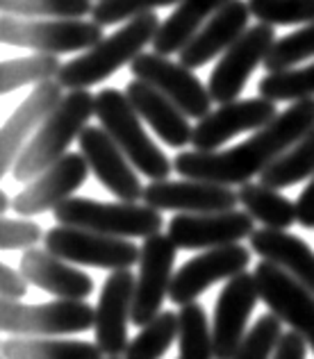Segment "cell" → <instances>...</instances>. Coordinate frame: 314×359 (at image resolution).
<instances>
[{
  "instance_id": "26",
  "label": "cell",
  "mask_w": 314,
  "mask_h": 359,
  "mask_svg": "<svg viewBox=\"0 0 314 359\" xmlns=\"http://www.w3.org/2000/svg\"><path fill=\"white\" fill-rule=\"evenodd\" d=\"M228 3L233 0H180L171 16L162 21L153 41V53L164 55V57L180 53L192 41V36Z\"/></svg>"
},
{
  "instance_id": "11",
  "label": "cell",
  "mask_w": 314,
  "mask_h": 359,
  "mask_svg": "<svg viewBox=\"0 0 314 359\" xmlns=\"http://www.w3.org/2000/svg\"><path fill=\"white\" fill-rule=\"evenodd\" d=\"M178 245L169 234H155L141 243L135 302H132V323L144 327L162 314V305L169 296L171 282L176 276Z\"/></svg>"
},
{
  "instance_id": "19",
  "label": "cell",
  "mask_w": 314,
  "mask_h": 359,
  "mask_svg": "<svg viewBox=\"0 0 314 359\" xmlns=\"http://www.w3.org/2000/svg\"><path fill=\"white\" fill-rule=\"evenodd\" d=\"M240 203V194L225 184L203 180H162L144 189V205L157 212L214 214L230 212Z\"/></svg>"
},
{
  "instance_id": "7",
  "label": "cell",
  "mask_w": 314,
  "mask_h": 359,
  "mask_svg": "<svg viewBox=\"0 0 314 359\" xmlns=\"http://www.w3.org/2000/svg\"><path fill=\"white\" fill-rule=\"evenodd\" d=\"M96 325V307L84 300H53L44 305L0 302V330L16 337H62Z\"/></svg>"
},
{
  "instance_id": "31",
  "label": "cell",
  "mask_w": 314,
  "mask_h": 359,
  "mask_svg": "<svg viewBox=\"0 0 314 359\" xmlns=\"http://www.w3.org/2000/svg\"><path fill=\"white\" fill-rule=\"evenodd\" d=\"M62 62L57 55L37 53L30 57L5 60L0 66V93H12L25 84H41L57 78L62 71Z\"/></svg>"
},
{
  "instance_id": "20",
  "label": "cell",
  "mask_w": 314,
  "mask_h": 359,
  "mask_svg": "<svg viewBox=\"0 0 314 359\" xmlns=\"http://www.w3.org/2000/svg\"><path fill=\"white\" fill-rule=\"evenodd\" d=\"M89 164L82 153H66L60 162L27 182L21 194L14 198L12 210L21 214L23 219L34 214H44L48 210H57L64 201L73 198V194L87 182Z\"/></svg>"
},
{
  "instance_id": "17",
  "label": "cell",
  "mask_w": 314,
  "mask_h": 359,
  "mask_svg": "<svg viewBox=\"0 0 314 359\" xmlns=\"http://www.w3.org/2000/svg\"><path fill=\"white\" fill-rule=\"evenodd\" d=\"M275 116H278L275 102L262 96L225 102L196 123L192 146L201 153H214L216 148H221L225 141L242 135V132H258L266 128Z\"/></svg>"
},
{
  "instance_id": "35",
  "label": "cell",
  "mask_w": 314,
  "mask_h": 359,
  "mask_svg": "<svg viewBox=\"0 0 314 359\" xmlns=\"http://www.w3.org/2000/svg\"><path fill=\"white\" fill-rule=\"evenodd\" d=\"M251 16L264 25L314 23V0H246Z\"/></svg>"
},
{
  "instance_id": "8",
  "label": "cell",
  "mask_w": 314,
  "mask_h": 359,
  "mask_svg": "<svg viewBox=\"0 0 314 359\" xmlns=\"http://www.w3.org/2000/svg\"><path fill=\"white\" fill-rule=\"evenodd\" d=\"M46 250H51L64 262L80 264V266L93 269H110L114 271H130L139 264L141 248H137L130 239L107 237L91 230L66 228L57 225L51 228L44 237Z\"/></svg>"
},
{
  "instance_id": "40",
  "label": "cell",
  "mask_w": 314,
  "mask_h": 359,
  "mask_svg": "<svg viewBox=\"0 0 314 359\" xmlns=\"http://www.w3.org/2000/svg\"><path fill=\"white\" fill-rule=\"evenodd\" d=\"M27 285L30 282L25 280L21 271L7 266V264H0V296H3V300L21 302V298H25L27 294Z\"/></svg>"
},
{
  "instance_id": "21",
  "label": "cell",
  "mask_w": 314,
  "mask_h": 359,
  "mask_svg": "<svg viewBox=\"0 0 314 359\" xmlns=\"http://www.w3.org/2000/svg\"><path fill=\"white\" fill-rule=\"evenodd\" d=\"M62 89L64 87L57 80L37 84L27 93V98L16 107L14 114L5 121L3 130H0V175H7V171H12L27 141L37 135V130L57 109L64 98Z\"/></svg>"
},
{
  "instance_id": "10",
  "label": "cell",
  "mask_w": 314,
  "mask_h": 359,
  "mask_svg": "<svg viewBox=\"0 0 314 359\" xmlns=\"http://www.w3.org/2000/svg\"><path fill=\"white\" fill-rule=\"evenodd\" d=\"M130 71L135 80H141L155 87L159 93L174 102L176 107L185 111L189 118H205L212 107V96L209 89L180 62H171L164 55L157 53H141L139 57L130 64Z\"/></svg>"
},
{
  "instance_id": "27",
  "label": "cell",
  "mask_w": 314,
  "mask_h": 359,
  "mask_svg": "<svg viewBox=\"0 0 314 359\" xmlns=\"http://www.w3.org/2000/svg\"><path fill=\"white\" fill-rule=\"evenodd\" d=\"M103 351L91 341L55 337H14L3 341V359H103Z\"/></svg>"
},
{
  "instance_id": "42",
  "label": "cell",
  "mask_w": 314,
  "mask_h": 359,
  "mask_svg": "<svg viewBox=\"0 0 314 359\" xmlns=\"http://www.w3.org/2000/svg\"><path fill=\"white\" fill-rule=\"evenodd\" d=\"M296 219L306 230H314V177L296 201Z\"/></svg>"
},
{
  "instance_id": "30",
  "label": "cell",
  "mask_w": 314,
  "mask_h": 359,
  "mask_svg": "<svg viewBox=\"0 0 314 359\" xmlns=\"http://www.w3.org/2000/svg\"><path fill=\"white\" fill-rule=\"evenodd\" d=\"M178 348L180 359H214L212 327L198 302H189L178 311Z\"/></svg>"
},
{
  "instance_id": "23",
  "label": "cell",
  "mask_w": 314,
  "mask_h": 359,
  "mask_svg": "<svg viewBox=\"0 0 314 359\" xmlns=\"http://www.w3.org/2000/svg\"><path fill=\"white\" fill-rule=\"evenodd\" d=\"M18 271L30 285L48 291L60 300H84L93 291V280L89 273L73 269L69 262L44 248L25 250L18 262Z\"/></svg>"
},
{
  "instance_id": "5",
  "label": "cell",
  "mask_w": 314,
  "mask_h": 359,
  "mask_svg": "<svg viewBox=\"0 0 314 359\" xmlns=\"http://www.w3.org/2000/svg\"><path fill=\"white\" fill-rule=\"evenodd\" d=\"M66 228L91 230L119 239H148L159 234L164 219L157 210L139 203H103L91 198H69L53 212Z\"/></svg>"
},
{
  "instance_id": "18",
  "label": "cell",
  "mask_w": 314,
  "mask_h": 359,
  "mask_svg": "<svg viewBox=\"0 0 314 359\" xmlns=\"http://www.w3.org/2000/svg\"><path fill=\"white\" fill-rule=\"evenodd\" d=\"M137 278L132 271H114L105 280L96 305V346L105 357H121L128 351V323H132Z\"/></svg>"
},
{
  "instance_id": "44",
  "label": "cell",
  "mask_w": 314,
  "mask_h": 359,
  "mask_svg": "<svg viewBox=\"0 0 314 359\" xmlns=\"http://www.w3.org/2000/svg\"><path fill=\"white\" fill-rule=\"evenodd\" d=\"M107 359H126V357H107Z\"/></svg>"
},
{
  "instance_id": "34",
  "label": "cell",
  "mask_w": 314,
  "mask_h": 359,
  "mask_svg": "<svg viewBox=\"0 0 314 359\" xmlns=\"http://www.w3.org/2000/svg\"><path fill=\"white\" fill-rule=\"evenodd\" d=\"M7 16L18 18H84L93 12L91 0H0Z\"/></svg>"
},
{
  "instance_id": "15",
  "label": "cell",
  "mask_w": 314,
  "mask_h": 359,
  "mask_svg": "<svg viewBox=\"0 0 314 359\" xmlns=\"http://www.w3.org/2000/svg\"><path fill=\"white\" fill-rule=\"evenodd\" d=\"M255 221L249 212L176 214L169 223V237L183 250H214L251 239Z\"/></svg>"
},
{
  "instance_id": "16",
  "label": "cell",
  "mask_w": 314,
  "mask_h": 359,
  "mask_svg": "<svg viewBox=\"0 0 314 359\" xmlns=\"http://www.w3.org/2000/svg\"><path fill=\"white\" fill-rule=\"evenodd\" d=\"M80 153L87 159L91 173L98 182L117 196L121 203L144 201V184L135 173V166L123 155V150L114 144L112 137L98 126H87L78 139Z\"/></svg>"
},
{
  "instance_id": "39",
  "label": "cell",
  "mask_w": 314,
  "mask_h": 359,
  "mask_svg": "<svg viewBox=\"0 0 314 359\" xmlns=\"http://www.w3.org/2000/svg\"><path fill=\"white\" fill-rule=\"evenodd\" d=\"M46 237L41 225L27 219H3L0 223V248L3 250H30Z\"/></svg>"
},
{
  "instance_id": "33",
  "label": "cell",
  "mask_w": 314,
  "mask_h": 359,
  "mask_svg": "<svg viewBox=\"0 0 314 359\" xmlns=\"http://www.w3.org/2000/svg\"><path fill=\"white\" fill-rule=\"evenodd\" d=\"M174 341H178V314L162 311V314L141 327V332L132 339L126 359H162Z\"/></svg>"
},
{
  "instance_id": "6",
  "label": "cell",
  "mask_w": 314,
  "mask_h": 359,
  "mask_svg": "<svg viewBox=\"0 0 314 359\" xmlns=\"http://www.w3.org/2000/svg\"><path fill=\"white\" fill-rule=\"evenodd\" d=\"M105 39L103 25L82 18H18L3 14L0 41L44 55H64L93 48Z\"/></svg>"
},
{
  "instance_id": "4",
  "label": "cell",
  "mask_w": 314,
  "mask_h": 359,
  "mask_svg": "<svg viewBox=\"0 0 314 359\" xmlns=\"http://www.w3.org/2000/svg\"><path fill=\"white\" fill-rule=\"evenodd\" d=\"M96 116L100 128L123 150L130 164L139 173L150 177V182L169 180L171 171H176L174 162L164 155V150L157 148V144L141 126V116L130 105L126 91L112 87L100 89L96 93Z\"/></svg>"
},
{
  "instance_id": "1",
  "label": "cell",
  "mask_w": 314,
  "mask_h": 359,
  "mask_svg": "<svg viewBox=\"0 0 314 359\" xmlns=\"http://www.w3.org/2000/svg\"><path fill=\"white\" fill-rule=\"evenodd\" d=\"M314 128V98L299 100L280 111L269 126L242 144L214 153L189 150L174 159V168L185 180H203L214 184H246L262 175L275 159L301 141Z\"/></svg>"
},
{
  "instance_id": "29",
  "label": "cell",
  "mask_w": 314,
  "mask_h": 359,
  "mask_svg": "<svg viewBox=\"0 0 314 359\" xmlns=\"http://www.w3.org/2000/svg\"><path fill=\"white\" fill-rule=\"evenodd\" d=\"M308 177H314V128L266 168L260 175V182L280 191Z\"/></svg>"
},
{
  "instance_id": "41",
  "label": "cell",
  "mask_w": 314,
  "mask_h": 359,
  "mask_svg": "<svg viewBox=\"0 0 314 359\" xmlns=\"http://www.w3.org/2000/svg\"><path fill=\"white\" fill-rule=\"evenodd\" d=\"M308 341L296 332H284L273 359H306Z\"/></svg>"
},
{
  "instance_id": "25",
  "label": "cell",
  "mask_w": 314,
  "mask_h": 359,
  "mask_svg": "<svg viewBox=\"0 0 314 359\" xmlns=\"http://www.w3.org/2000/svg\"><path fill=\"white\" fill-rule=\"evenodd\" d=\"M251 250L258 252L262 262L289 273L294 280L306 285L314 294V250L310 245L284 230L260 228L251 234Z\"/></svg>"
},
{
  "instance_id": "32",
  "label": "cell",
  "mask_w": 314,
  "mask_h": 359,
  "mask_svg": "<svg viewBox=\"0 0 314 359\" xmlns=\"http://www.w3.org/2000/svg\"><path fill=\"white\" fill-rule=\"evenodd\" d=\"M260 96L271 102H299L314 98V64L264 75L258 84Z\"/></svg>"
},
{
  "instance_id": "43",
  "label": "cell",
  "mask_w": 314,
  "mask_h": 359,
  "mask_svg": "<svg viewBox=\"0 0 314 359\" xmlns=\"http://www.w3.org/2000/svg\"><path fill=\"white\" fill-rule=\"evenodd\" d=\"M12 203H14V201H9L7 194H0V210H3V214H7V210L12 207Z\"/></svg>"
},
{
  "instance_id": "9",
  "label": "cell",
  "mask_w": 314,
  "mask_h": 359,
  "mask_svg": "<svg viewBox=\"0 0 314 359\" xmlns=\"http://www.w3.org/2000/svg\"><path fill=\"white\" fill-rule=\"evenodd\" d=\"M275 41H278V36H275L271 25L258 23L249 27L221 55V60H218L212 75H209L207 89L212 100L218 102V105H225V102L240 98V93L244 91L253 71L269 57Z\"/></svg>"
},
{
  "instance_id": "37",
  "label": "cell",
  "mask_w": 314,
  "mask_h": 359,
  "mask_svg": "<svg viewBox=\"0 0 314 359\" xmlns=\"http://www.w3.org/2000/svg\"><path fill=\"white\" fill-rule=\"evenodd\" d=\"M282 339V320L275 314H262L246 332L233 359H273Z\"/></svg>"
},
{
  "instance_id": "14",
  "label": "cell",
  "mask_w": 314,
  "mask_h": 359,
  "mask_svg": "<svg viewBox=\"0 0 314 359\" xmlns=\"http://www.w3.org/2000/svg\"><path fill=\"white\" fill-rule=\"evenodd\" d=\"M260 300L258 282L253 273H240L228 280L214 305L212 318V339H214V359H233L240 351L249 320L255 305Z\"/></svg>"
},
{
  "instance_id": "22",
  "label": "cell",
  "mask_w": 314,
  "mask_h": 359,
  "mask_svg": "<svg viewBox=\"0 0 314 359\" xmlns=\"http://www.w3.org/2000/svg\"><path fill=\"white\" fill-rule=\"evenodd\" d=\"M251 9L244 0H233L221 12H216L209 21L198 30L192 41L178 53L180 64L187 69H201L218 55H223L240 36L249 30Z\"/></svg>"
},
{
  "instance_id": "28",
  "label": "cell",
  "mask_w": 314,
  "mask_h": 359,
  "mask_svg": "<svg viewBox=\"0 0 314 359\" xmlns=\"http://www.w3.org/2000/svg\"><path fill=\"white\" fill-rule=\"evenodd\" d=\"M240 205L244 212L260 221L269 230H287L296 223V203L282 196L278 189H271L262 182H246L240 187Z\"/></svg>"
},
{
  "instance_id": "38",
  "label": "cell",
  "mask_w": 314,
  "mask_h": 359,
  "mask_svg": "<svg viewBox=\"0 0 314 359\" xmlns=\"http://www.w3.org/2000/svg\"><path fill=\"white\" fill-rule=\"evenodd\" d=\"M171 5H180V0H98L93 5L91 18L105 27V25L132 21V18L155 12L157 7H171Z\"/></svg>"
},
{
  "instance_id": "13",
  "label": "cell",
  "mask_w": 314,
  "mask_h": 359,
  "mask_svg": "<svg viewBox=\"0 0 314 359\" xmlns=\"http://www.w3.org/2000/svg\"><path fill=\"white\" fill-rule=\"evenodd\" d=\"M251 252L253 250L244 248L242 243H233L196 255L176 271L169 289L171 302L185 307L189 302H196V298L216 282H228L240 273H246V266L251 264Z\"/></svg>"
},
{
  "instance_id": "36",
  "label": "cell",
  "mask_w": 314,
  "mask_h": 359,
  "mask_svg": "<svg viewBox=\"0 0 314 359\" xmlns=\"http://www.w3.org/2000/svg\"><path fill=\"white\" fill-rule=\"evenodd\" d=\"M310 57H314V23L275 41L269 57L264 60V69L269 73L287 71Z\"/></svg>"
},
{
  "instance_id": "2",
  "label": "cell",
  "mask_w": 314,
  "mask_h": 359,
  "mask_svg": "<svg viewBox=\"0 0 314 359\" xmlns=\"http://www.w3.org/2000/svg\"><path fill=\"white\" fill-rule=\"evenodd\" d=\"M159 25L162 18L155 12L132 18L121 30L105 36L93 48L84 50L80 57L66 62L57 75V82L69 91H80L112 78L126 64L135 62L144 53L146 43L155 41Z\"/></svg>"
},
{
  "instance_id": "3",
  "label": "cell",
  "mask_w": 314,
  "mask_h": 359,
  "mask_svg": "<svg viewBox=\"0 0 314 359\" xmlns=\"http://www.w3.org/2000/svg\"><path fill=\"white\" fill-rule=\"evenodd\" d=\"M96 114V96L87 89L64 93L57 109L46 118L37 135L27 141L12 168L16 182H32L46 168H51L66 155L75 139H80L89 118Z\"/></svg>"
},
{
  "instance_id": "12",
  "label": "cell",
  "mask_w": 314,
  "mask_h": 359,
  "mask_svg": "<svg viewBox=\"0 0 314 359\" xmlns=\"http://www.w3.org/2000/svg\"><path fill=\"white\" fill-rule=\"evenodd\" d=\"M258 282L260 300L278 316L282 323L292 327V332L301 334L314 353V294L294 280L289 273L273 266L269 262H260L253 271Z\"/></svg>"
},
{
  "instance_id": "24",
  "label": "cell",
  "mask_w": 314,
  "mask_h": 359,
  "mask_svg": "<svg viewBox=\"0 0 314 359\" xmlns=\"http://www.w3.org/2000/svg\"><path fill=\"white\" fill-rule=\"evenodd\" d=\"M126 96L141 121H146L166 146L185 148L192 144L194 128L189 126V116H185V111L176 107L164 93L141 80H132L126 87Z\"/></svg>"
}]
</instances>
